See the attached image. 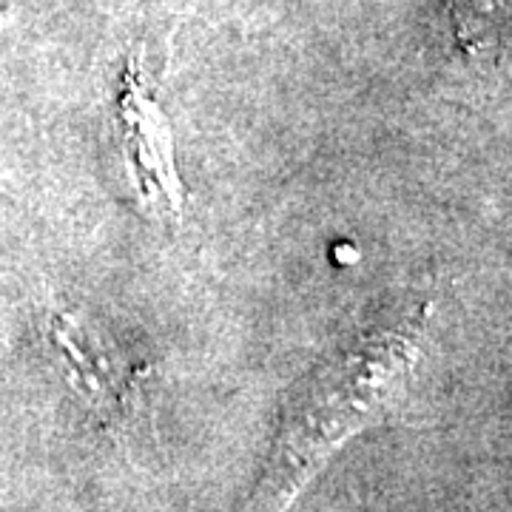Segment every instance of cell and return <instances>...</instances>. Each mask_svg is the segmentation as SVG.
<instances>
[{
  "mask_svg": "<svg viewBox=\"0 0 512 512\" xmlns=\"http://www.w3.org/2000/svg\"><path fill=\"white\" fill-rule=\"evenodd\" d=\"M424 313L359 333L316 367L282 413L265 476L242 512H285L325 458L382 410L419 356Z\"/></svg>",
  "mask_w": 512,
  "mask_h": 512,
  "instance_id": "cell-1",
  "label": "cell"
},
{
  "mask_svg": "<svg viewBox=\"0 0 512 512\" xmlns=\"http://www.w3.org/2000/svg\"><path fill=\"white\" fill-rule=\"evenodd\" d=\"M507 6L510 0H450L458 46L473 55L495 49L507 32Z\"/></svg>",
  "mask_w": 512,
  "mask_h": 512,
  "instance_id": "cell-2",
  "label": "cell"
}]
</instances>
